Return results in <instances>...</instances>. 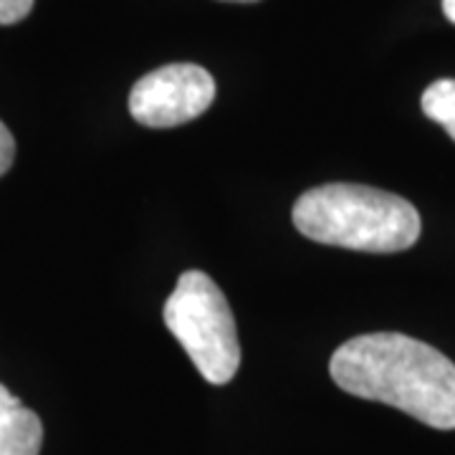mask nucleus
I'll use <instances>...</instances> for the list:
<instances>
[{
	"label": "nucleus",
	"mask_w": 455,
	"mask_h": 455,
	"mask_svg": "<svg viewBox=\"0 0 455 455\" xmlns=\"http://www.w3.org/2000/svg\"><path fill=\"white\" fill-rule=\"evenodd\" d=\"M44 423L5 385H0V455H38Z\"/></svg>",
	"instance_id": "obj_5"
},
{
	"label": "nucleus",
	"mask_w": 455,
	"mask_h": 455,
	"mask_svg": "<svg viewBox=\"0 0 455 455\" xmlns=\"http://www.w3.org/2000/svg\"><path fill=\"white\" fill-rule=\"evenodd\" d=\"M164 324L211 385L230 382L241 367V341L226 293L203 271H185L164 301Z\"/></svg>",
	"instance_id": "obj_3"
},
{
	"label": "nucleus",
	"mask_w": 455,
	"mask_h": 455,
	"mask_svg": "<svg viewBox=\"0 0 455 455\" xmlns=\"http://www.w3.org/2000/svg\"><path fill=\"white\" fill-rule=\"evenodd\" d=\"M443 13L448 16L451 23H455V0H443Z\"/></svg>",
	"instance_id": "obj_9"
},
{
	"label": "nucleus",
	"mask_w": 455,
	"mask_h": 455,
	"mask_svg": "<svg viewBox=\"0 0 455 455\" xmlns=\"http://www.w3.org/2000/svg\"><path fill=\"white\" fill-rule=\"evenodd\" d=\"M226 3H256V0H226Z\"/></svg>",
	"instance_id": "obj_10"
},
{
	"label": "nucleus",
	"mask_w": 455,
	"mask_h": 455,
	"mask_svg": "<svg viewBox=\"0 0 455 455\" xmlns=\"http://www.w3.org/2000/svg\"><path fill=\"white\" fill-rule=\"evenodd\" d=\"M13 160H16V140L11 130L0 122V178L11 170Z\"/></svg>",
	"instance_id": "obj_8"
},
{
	"label": "nucleus",
	"mask_w": 455,
	"mask_h": 455,
	"mask_svg": "<svg viewBox=\"0 0 455 455\" xmlns=\"http://www.w3.org/2000/svg\"><path fill=\"white\" fill-rule=\"evenodd\" d=\"M425 116L438 122L455 140V79H438L425 89L420 99Z\"/></svg>",
	"instance_id": "obj_6"
},
{
	"label": "nucleus",
	"mask_w": 455,
	"mask_h": 455,
	"mask_svg": "<svg viewBox=\"0 0 455 455\" xmlns=\"http://www.w3.org/2000/svg\"><path fill=\"white\" fill-rule=\"evenodd\" d=\"M293 226L316 243L364 253H400L418 243L423 220L405 197L370 185L331 182L296 200Z\"/></svg>",
	"instance_id": "obj_2"
},
{
	"label": "nucleus",
	"mask_w": 455,
	"mask_h": 455,
	"mask_svg": "<svg viewBox=\"0 0 455 455\" xmlns=\"http://www.w3.org/2000/svg\"><path fill=\"white\" fill-rule=\"evenodd\" d=\"M215 99L212 76L197 64H167L132 86V116L152 130H170L197 119Z\"/></svg>",
	"instance_id": "obj_4"
},
{
	"label": "nucleus",
	"mask_w": 455,
	"mask_h": 455,
	"mask_svg": "<svg viewBox=\"0 0 455 455\" xmlns=\"http://www.w3.org/2000/svg\"><path fill=\"white\" fill-rule=\"evenodd\" d=\"M36 0H0V26H13L33 11Z\"/></svg>",
	"instance_id": "obj_7"
},
{
	"label": "nucleus",
	"mask_w": 455,
	"mask_h": 455,
	"mask_svg": "<svg viewBox=\"0 0 455 455\" xmlns=\"http://www.w3.org/2000/svg\"><path fill=\"white\" fill-rule=\"evenodd\" d=\"M344 392L397 407L435 430H455V364L435 347L400 331L344 341L329 362Z\"/></svg>",
	"instance_id": "obj_1"
}]
</instances>
